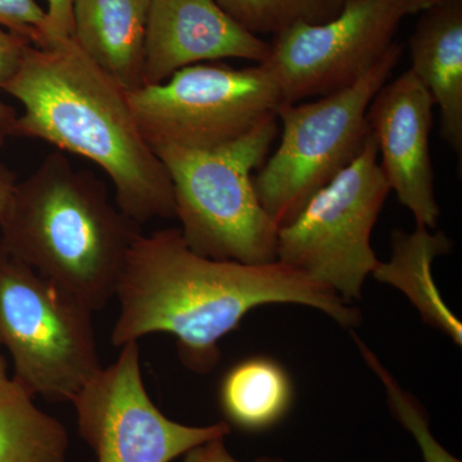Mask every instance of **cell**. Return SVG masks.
Instances as JSON below:
<instances>
[{
  "mask_svg": "<svg viewBox=\"0 0 462 462\" xmlns=\"http://www.w3.org/2000/svg\"><path fill=\"white\" fill-rule=\"evenodd\" d=\"M16 184L17 181L14 173L0 162V218L3 217L5 209H7Z\"/></svg>",
  "mask_w": 462,
  "mask_h": 462,
  "instance_id": "cb8c5ba5",
  "label": "cell"
},
{
  "mask_svg": "<svg viewBox=\"0 0 462 462\" xmlns=\"http://www.w3.org/2000/svg\"><path fill=\"white\" fill-rule=\"evenodd\" d=\"M293 384L281 364L252 357L231 367L220 385V406L227 424L245 431L269 430L287 415Z\"/></svg>",
  "mask_w": 462,
  "mask_h": 462,
  "instance_id": "2e32d148",
  "label": "cell"
},
{
  "mask_svg": "<svg viewBox=\"0 0 462 462\" xmlns=\"http://www.w3.org/2000/svg\"><path fill=\"white\" fill-rule=\"evenodd\" d=\"M18 383L8 374V365L3 355L0 354V398L8 396L16 391Z\"/></svg>",
  "mask_w": 462,
  "mask_h": 462,
  "instance_id": "d4e9b609",
  "label": "cell"
},
{
  "mask_svg": "<svg viewBox=\"0 0 462 462\" xmlns=\"http://www.w3.org/2000/svg\"><path fill=\"white\" fill-rule=\"evenodd\" d=\"M278 133L273 115L221 147L154 149L169 172L179 230L191 251L214 260L275 263L279 226L258 199L254 172Z\"/></svg>",
  "mask_w": 462,
  "mask_h": 462,
  "instance_id": "277c9868",
  "label": "cell"
},
{
  "mask_svg": "<svg viewBox=\"0 0 462 462\" xmlns=\"http://www.w3.org/2000/svg\"><path fill=\"white\" fill-rule=\"evenodd\" d=\"M127 99L153 151L229 144L285 105L263 65L234 69L220 62L185 67L163 83L130 91Z\"/></svg>",
  "mask_w": 462,
  "mask_h": 462,
  "instance_id": "ba28073f",
  "label": "cell"
},
{
  "mask_svg": "<svg viewBox=\"0 0 462 462\" xmlns=\"http://www.w3.org/2000/svg\"><path fill=\"white\" fill-rule=\"evenodd\" d=\"M79 433L98 462H171L209 440L230 434L226 421L190 427L167 418L149 396L138 342L121 346L71 401Z\"/></svg>",
  "mask_w": 462,
  "mask_h": 462,
  "instance_id": "30bf717a",
  "label": "cell"
},
{
  "mask_svg": "<svg viewBox=\"0 0 462 462\" xmlns=\"http://www.w3.org/2000/svg\"><path fill=\"white\" fill-rule=\"evenodd\" d=\"M354 338L365 363L378 375L380 382L384 385L392 412L404 430H409L418 442L424 462H461L454 455L449 454L433 436L427 412L418 400L398 384L397 380L383 366L376 355L363 340L357 336H354Z\"/></svg>",
  "mask_w": 462,
  "mask_h": 462,
  "instance_id": "d6986e66",
  "label": "cell"
},
{
  "mask_svg": "<svg viewBox=\"0 0 462 462\" xmlns=\"http://www.w3.org/2000/svg\"><path fill=\"white\" fill-rule=\"evenodd\" d=\"M451 247V240L442 231H431L420 225H416L411 233L394 231L391 258L387 263L379 261L372 275L403 291L428 324L461 346V322L446 305L431 273L433 261L448 254Z\"/></svg>",
  "mask_w": 462,
  "mask_h": 462,
  "instance_id": "9a60e30c",
  "label": "cell"
},
{
  "mask_svg": "<svg viewBox=\"0 0 462 462\" xmlns=\"http://www.w3.org/2000/svg\"><path fill=\"white\" fill-rule=\"evenodd\" d=\"M51 42L72 38L74 0H45Z\"/></svg>",
  "mask_w": 462,
  "mask_h": 462,
  "instance_id": "7402d4cb",
  "label": "cell"
},
{
  "mask_svg": "<svg viewBox=\"0 0 462 462\" xmlns=\"http://www.w3.org/2000/svg\"><path fill=\"white\" fill-rule=\"evenodd\" d=\"M413 0H346L336 17L300 23L275 36L264 69L285 103L324 97L351 87L394 44Z\"/></svg>",
  "mask_w": 462,
  "mask_h": 462,
  "instance_id": "9c48e42d",
  "label": "cell"
},
{
  "mask_svg": "<svg viewBox=\"0 0 462 462\" xmlns=\"http://www.w3.org/2000/svg\"><path fill=\"white\" fill-rule=\"evenodd\" d=\"M254 35H279L291 27L318 25L342 11L346 0H216Z\"/></svg>",
  "mask_w": 462,
  "mask_h": 462,
  "instance_id": "ac0fdd59",
  "label": "cell"
},
{
  "mask_svg": "<svg viewBox=\"0 0 462 462\" xmlns=\"http://www.w3.org/2000/svg\"><path fill=\"white\" fill-rule=\"evenodd\" d=\"M225 438L209 440L185 454L184 462H240L227 451ZM254 462H284L279 458L261 457Z\"/></svg>",
  "mask_w": 462,
  "mask_h": 462,
  "instance_id": "603a6c76",
  "label": "cell"
},
{
  "mask_svg": "<svg viewBox=\"0 0 462 462\" xmlns=\"http://www.w3.org/2000/svg\"><path fill=\"white\" fill-rule=\"evenodd\" d=\"M451 0H413L411 5V14H420L428 9L437 7V5H445Z\"/></svg>",
  "mask_w": 462,
  "mask_h": 462,
  "instance_id": "484cf974",
  "label": "cell"
},
{
  "mask_svg": "<svg viewBox=\"0 0 462 462\" xmlns=\"http://www.w3.org/2000/svg\"><path fill=\"white\" fill-rule=\"evenodd\" d=\"M389 188L373 135L361 153L300 214L279 227L276 261L336 291L346 302L360 300L379 260L372 234Z\"/></svg>",
  "mask_w": 462,
  "mask_h": 462,
  "instance_id": "52a82bcc",
  "label": "cell"
},
{
  "mask_svg": "<svg viewBox=\"0 0 462 462\" xmlns=\"http://www.w3.org/2000/svg\"><path fill=\"white\" fill-rule=\"evenodd\" d=\"M3 91L23 106L14 135L91 161L114 185L116 205L135 223L175 218L169 172L143 135L127 91L74 39L29 45Z\"/></svg>",
  "mask_w": 462,
  "mask_h": 462,
  "instance_id": "7a4b0ae2",
  "label": "cell"
},
{
  "mask_svg": "<svg viewBox=\"0 0 462 462\" xmlns=\"http://www.w3.org/2000/svg\"><path fill=\"white\" fill-rule=\"evenodd\" d=\"M141 234L107 185L60 151L17 182L0 218V243L93 312L116 297Z\"/></svg>",
  "mask_w": 462,
  "mask_h": 462,
  "instance_id": "3957f363",
  "label": "cell"
},
{
  "mask_svg": "<svg viewBox=\"0 0 462 462\" xmlns=\"http://www.w3.org/2000/svg\"><path fill=\"white\" fill-rule=\"evenodd\" d=\"M270 51V42L245 30L216 0H152L143 80L163 83L185 67L225 60L263 65Z\"/></svg>",
  "mask_w": 462,
  "mask_h": 462,
  "instance_id": "7c38bea8",
  "label": "cell"
},
{
  "mask_svg": "<svg viewBox=\"0 0 462 462\" xmlns=\"http://www.w3.org/2000/svg\"><path fill=\"white\" fill-rule=\"evenodd\" d=\"M413 32L411 71L440 112V135L462 157V0L422 12Z\"/></svg>",
  "mask_w": 462,
  "mask_h": 462,
  "instance_id": "5bb4252c",
  "label": "cell"
},
{
  "mask_svg": "<svg viewBox=\"0 0 462 462\" xmlns=\"http://www.w3.org/2000/svg\"><path fill=\"white\" fill-rule=\"evenodd\" d=\"M93 314L0 243V346L33 397L71 403L102 370Z\"/></svg>",
  "mask_w": 462,
  "mask_h": 462,
  "instance_id": "5b68a950",
  "label": "cell"
},
{
  "mask_svg": "<svg viewBox=\"0 0 462 462\" xmlns=\"http://www.w3.org/2000/svg\"><path fill=\"white\" fill-rule=\"evenodd\" d=\"M115 298L120 314L112 345L171 334L181 364L202 375L220 363L221 340L257 307L294 303L319 310L345 328L361 321L351 303L305 273L279 261L252 264L200 256L179 229L139 236Z\"/></svg>",
  "mask_w": 462,
  "mask_h": 462,
  "instance_id": "6da1fadb",
  "label": "cell"
},
{
  "mask_svg": "<svg viewBox=\"0 0 462 462\" xmlns=\"http://www.w3.org/2000/svg\"><path fill=\"white\" fill-rule=\"evenodd\" d=\"M29 42L16 33L7 32L0 27V93L5 90V85L17 71L23 60ZM17 114L11 106L5 105L0 96V147L11 136H14V124Z\"/></svg>",
  "mask_w": 462,
  "mask_h": 462,
  "instance_id": "44dd1931",
  "label": "cell"
},
{
  "mask_svg": "<svg viewBox=\"0 0 462 462\" xmlns=\"http://www.w3.org/2000/svg\"><path fill=\"white\" fill-rule=\"evenodd\" d=\"M69 447L65 425L25 388L0 398V462H67Z\"/></svg>",
  "mask_w": 462,
  "mask_h": 462,
  "instance_id": "e0dca14e",
  "label": "cell"
},
{
  "mask_svg": "<svg viewBox=\"0 0 462 462\" xmlns=\"http://www.w3.org/2000/svg\"><path fill=\"white\" fill-rule=\"evenodd\" d=\"M402 53L394 42L351 87L314 102L285 103L279 108L281 143L254 176L258 199L279 227L291 223L316 191L361 153L372 135L367 109Z\"/></svg>",
  "mask_w": 462,
  "mask_h": 462,
  "instance_id": "8992f818",
  "label": "cell"
},
{
  "mask_svg": "<svg viewBox=\"0 0 462 462\" xmlns=\"http://www.w3.org/2000/svg\"><path fill=\"white\" fill-rule=\"evenodd\" d=\"M152 0H74L72 39L127 93L142 88Z\"/></svg>",
  "mask_w": 462,
  "mask_h": 462,
  "instance_id": "4fadbf2b",
  "label": "cell"
},
{
  "mask_svg": "<svg viewBox=\"0 0 462 462\" xmlns=\"http://www.w3.org/2000/svg\"><path fill=\"white\" fill-rule=\"evenodd\" d=\"M0 27L35 47L51 44L47 11L36 0H0Z\"/></svg>",
  "mask_w": 462,
  "mask_h": 462,
  "instance_id": "ffe728a7",
  "label": "cell"
},
{
  "mask_svg": "<svg viewBox=\"0 0 462 462\" xmlns=\"http://www.w3.org/2000/svg\"><path fill=\"white\" fill-rule=\"evenodd\" d=\"M434 100L411 69L387 81L367 109L379 166L416 225L434 230L440 209L434 190L430 138Z\"/></svg>",
  "mask_w": 462,
  "mask_h": 462,
  "instance_id": "8fae6325",
  "label": "cell"
}]
</instances>
